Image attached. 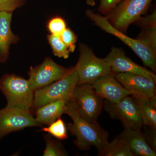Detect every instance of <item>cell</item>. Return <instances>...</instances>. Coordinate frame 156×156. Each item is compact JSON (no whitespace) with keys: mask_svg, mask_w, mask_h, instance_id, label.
I'll use <instances>...</instances> for the list:
<instances>
[{"mask_svg":"<svg viewBox=\"0 0 156 156\" xmlns=\"http://www.w3.org/2000/svg\"><path fill=\"white\" fill-rule=\"evenodd\" d=\"M64 114L73 120L68 125L67 129L75 136V144L81 151H88L91 147L97 149L98 155L101 156L108 144L109 133L98 123H90L80 115L74 100L72 97L66 105Z\"/></svg>","mask_w":156,"mask_h":156,"instance_id":"cell-1","label":"cell"},{"mask_svg":"<svg viewBox=\"0 0 156 156\" xmlns=\"http://www.w3.org/2000/svg\"><path fill=\"white\" fill-rule=\"evenodd\" d=\"M0 90L7 100L6 107L30 111L34 91L28 80L13 74H7L0 79Z\"/></svg>","mask_w":156,"mask_h":156,"instance_id":"cell-2","label":"cell"},{"mask_svg":"<svg viewBox=\"0 0 156 156\" xmlns=\"http://www.w3.org/2000/svg\"><path fill=\"white\" fill-rule=\"evenodd\" d=\"M78 83L79 77L76 66L69 69L66 74L58 80L34 91L32 108L37 109L56 101L69 100Z\"/></svg>","mask_w":156,"mask_h":156,"instance_id":"cell-3","label":"cell"},{"mask_svg":"<svg viewBox=\"0 0 156 156\" xmlns=\"http://www.w3.org/2000/svg\"><path fill=\"white\" fill-rule=\"evenodd\" d=\"M86 14L95 25L107 33L117 37L128 45L142 60L146 66L155 72L156 53L146 44L137 39L131 38L115 28L108 22L106 17L94 13L90 10H87Z\"/></svg>","mask_w":156,"mask_h":156,"instance_id":"cell-4","label":"cell"},{"mask_svg":"<svg viewBox=\"0 0 156 156\" xmlns=\"http://www.w3.org/2000/svg\"><path fill=\"white\" fill-rule=\"evenodd\" d=\"M75 66L79 77L78 84H91L101 77L112 73L104 58H98L91 48L83 44H80V57Z\"/></svg>","mask_w":156,"mask_h":156,"instance_id":"cell-5","label":"cell"},{"mask_svg":"<svg viewBox=\"0 0 156 156\" xmlns=\"http://www.w3.org/2000/svg\"><path fill=\"white\" fill-rule=\"evenodd\" d=\"M152 0H123L106 16L115 28L125 34L128 27L147 11Z\"/></svg>","mask_w":156,"mask_h":156,"instance_id":"cell-6","label":"cell"},{"mask_svg":"<svg viewBox=\"0 0 156 156\" xmlns=\"http://www.w3.org/2000/svg\"><path fill=\"white\" fill-rule=\"evenodd\" d=\"M103 106L112 119L121 121L124 128L141 130L143 126L138 100L132 95H128L117 103L105 101Z\"/></svg>","mask_w":156,"mask_h":156,"instance_id":"cell-7","label":"cell"},{"mask_svg":"<svg viewBox=\"0 0 156 156\" xmlns=\"http://www.w3.org/2000/svg\"><path fill=\"white\" fill-rule=\"evenodd\" d=\"M72 98L80 115L88 122H97L103 106V99L91 84H78L74 89Z\"/></svg>","mask_w":156,"mask_h":156,"instance_id":"cell-8","label":"cell"},{"mask_svg":"<svg viewBox=\"0 0 156 156\" xmlns=\"http://www.w3.org/2000/svg\"><path fill=\"white\" fill-rule=\"evenodd\" d=\"M68 70L47 57L41 64L30 68L28 81L31 88L35 91L48 86L64 76Z\"/></svg>","mask_w":156,"mask_h":156,"instance_id":"cell-9","label":"cell"},{"mask_svg":"<svg viewBox=\"0 0 156 156\" xmlns=\"http://www.w3.org/2000/svg\"><path fill=\"white\" fill-rule=\"evenodd\" d=\"M41 126L30 111L6 106L0 109V140L11 132L27 127Z\"/></svg>","mask_w":156,"mask_h":156,"instance_id":"cell-10","label":"cell"},{"mask_svg":"<svg viewBox=\"0 0 156 156\" xmlns=\"http://www.w3.org/2000/svg\"><path fill=\"white\" fill-rule=\"evenodd\" d=\"M123 87L134 97L150 98L155 95L156 80L144 76L130 73L113 74Z\"/></svg>","mask_w":156,"mask_h":156,"instance_id":"cell-11","label":"cell"},{"mask_svg":"<svg viewBox=\"0 0 156 156\" xmlns=\"http://www.w3.org/2000/svg\"><path fill=\"white\" fill-rule=\"evenodd\" d=\"M104 59L109 66L112 74L133 73L156 80V75L153 73L132 61L120 48L113 47Z\"/></svg>","mask_w":156,"mask_h":156,"instance_id":"cell-12","label":"cell"},{"mask_svg":"<svg viewBox=\"0 0 156 156\" xmlns=\"http://www.w3.org/2000/svg\"><path fill=\"white\" fill-rule=\"evenodd\" d=\"M91 85L102 99L112 103H117L126 96L132 95L123 87L112 73L101 77Z\"/></svg>","mask_w":156,"mask_h":156,"instance_id":"cell-13","label":"cell"},{"mask_svg":"<svg viewBox=\"0 0 156 156\" xmlns=\"http://www.w3.org/2000/svg\"><path fill=\"white\" fill-rule=\"evenodd\" d=\"M118 136L127 143L134 156H156L155 151L148 144L141 130L125 128Z\"/></svg>","mask_w":156,"mask_h":156,"instance_id":"cell-14","label":"cell"},{"mask_svg":"<svg viewBox=\"0 0 156 156\" xmlns=\"http://www.w3.org/2000/svg\"><path fill=\"white\" fill-rule=\"evenodd\" d=\"M12 12L0 11V62L4 63L9 57V49L17 43L19 37L11 30Z\"/></svg>","mask_w":156,"mask_h":156,"instance_id":"cell-15","label":"cell"},{"mask_svg":"<svg viewBox=\"0 0 156 156\" xmlns=\"http://www.w3.org/2000/svg\"><path fill=\"white\" fill-rule=\"evenodd\" d=\"M68 101H56L39 108L36 109V119L41 126H49L64 114Z\"/></svg>","mask_w":156,"mask_h":156,"instance_id":"cell-16","label":"cell"},{"mask_svg":"<svg viewBox=\"0 0 156 156\" xmlns=\"http://www.w3.org/2000/svg\"><path fill=\"white\" fill-rule=\"evenodd\" d=\"M142 29L137 40L146 44L156 53V11L144 17H140L135 21Z\"/></svg>","mask_w":156,"mask_h":156,"instance_id":"cell-17","label":"cell"},{"mask_svg":"<svg viewBox=\"0 0 156 156\" xmlns=\"http://www.w3.org/2000/svg\"><path fill=\"white\" fill-rule=\"evenodd\" d=\"M134 97L139 102L143 126L156 129V107L151 103L148 98Z\"/></svg>","mask_w":156,"mask_h":156,"instance_id":"cell-18","label":"cell"},{"mask_svg":"<svg viewBox=\"0 0 156 156\" xmlns=\"http://www.w3.org/2000/svg\"><path fill=\"white\" fill-rule=\"evenodd\" d=\"M102 156H134L127 143L119 136L108 142L101 154Z\"/></svg>","mask_w":156,"mask_h":156,"instance_id":"cell-19","label":"cell"},{"mask_svg":"<svg viewBox=\"0 0 156 156\" xmlns=\"http://www.w3.org/2000/svg\"><path fill=\"white\" fill-rule=\"evenodd\" d=\"M48 127L42 128L41 131H44L60 140L66 139L68 137L67 128L64 121L58 118Z\"/></svg>","mask_w":156,"mask_h":156,"instance_id":"cell-20","label":"cell"},{"mask_svg":"<svg viewBox=\"0 0 156 156\" xmlns=\"http://www.w3.org/2000/svg\"><path fill=\"white\" fill-rule=\"evenodd\" d=\"M48 39L53 50V54L55 56L65 59L68 58L69 51L61 40L60 36L51 34L48 36Z\"/></svg>","mask_w":156,"mask_h":156,"instance_id":"cell-21","label":"cell"},{"mask_svg":"<svg viewBox=\"0 0 156 156\" xmlns=\"http://www.w3.org/2000/svg\"><path fill=\"white\" fill-rule=\"evenodd\" d=\"M45 140L46 143L43 156H67V153L62 147V146L53 140L50 136H46Z\"/></svg>","mask_w":156,"mask_h":156,"instance_id":"cell-22","label":"cell"},{"mask_svg":"<svg viewBox=\"0 0 156 156\" xmlns=\"http://www.w3.org/2000/svg\"><path fill=\"white\" fill-rule=\"evenodd\" d=\"M48 27L51 34L60 36L66 28V23L61 17H54L48 23Z\"/></svg>","mask_w":156,"mask_h":156,"instance_id":"cell-23","label":"cell"},{"mask_svg":"<svg viewBox=\"0 0 156 156\" xmlns=\"http://www.w3.org/2000/svg\"><path fill=\"white\" fill-rule=\"evenodd\" d=\"M60 37L69 52H73L76 49V43L77 40L73 32L69 28H66Z\"/></svg>","mask_w":156,"mask_h":156,"instance_id":"cell-24","label":"cell"},{"mask_svg":"<svg viewBox=\"0 0 156 156\" xmlns=\"http://www.w3.org/2000/svg\"><path fill=\"white\" fill-rule=\"evenodd\" d=\"M24 3L25 0H0V11L12 12Z\"/></svg>","mask_w":156,"mask_h":156,"instance_id":"cell-25","label":"cell"},{"mask_svg":"<svg viewBox=\"0 0 156 156\" xmlns=\"http://www.w3.org/2000/svg\"><path fill=\"white\" fill-rule=\"evenodd\" d=\"M98 11L104 15H108L123 0H100Z\"/></svg>","mask_w":156,"mask_h":156,"instance_id":"cell-26","label":"cell"},{"mask_svg":"<svg viewBox=\"0 0 156 156\" xmlns=\"http://www.w3.org/2000/svg\"><path fill=\"white\" fill-rule=\"evenodd\" d=\"M152 130L148 132L147 134H144L147 141L152 148L156 151V129L152 128Z\"/></svg>","mask_w":156,"mask_h":156,"instance_id":"cell-27","label":"cell"},{"mask_svg":"<svg viewBox=\"0 0 156 156\" xmlns=\"http://www.w3.org/2000/svg\"><path fill=\"white\" fill-rule=\"evenodd\" d=\"M85 1L89 5L93 6L95 5V0H85Z\"/></svg>","mask_w":156,"mask_h":156,"instance_id":"cell-28","label":"cell"}]
</instances>
